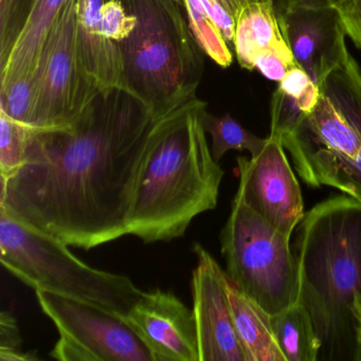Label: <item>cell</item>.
I'll return each mask as SVG.
<instances>
[{"label": "cell", "mask_w": 361, "mask_h": 361, "mask_svg": "<svg viewBox=\"0 0 361 361\" xmlns=\"http://www.w3.org/2000/svg\"><path fill=\"white\" fill-rule=\"evenodd\" d=\"M155 121L141 101L111 88L71 126L30 128L24 166L1 178L0 208L85 250L128 235Z\"/></svg>", "instance_id": "cell-1"}, {"label": "cell", "mask_w": 361, "mask_h": 361, "mask_svg": "<svg viewBox=\"0 0 361 361\" xmlns=\"http://www.w3.org/2000/svg\"><path fill=\"white\" fill-rule=\"evenodd\" d=\"M298 303L320 341L318 361H361V202L327 198L305 213L293 244Z\"/></svg>", "instance_id": "cell-2"}, {"label": "cell", "mask_w": 361, "mask_h": 361, "mask_svg": "<svg viewBox=\"0 0 361 361\" xmlns=\"http://www.w3.org/2000/svg\"><path fill=\"white\" fill-rule=\"evenodd\" d=\"M197 97L156 120L128 215V235L145 244L183 238L195 217L217 206L224 172L207 140Z\"/></svg>", "instance_id": "cell-3"}, {"label": "cell", "mask_w": 361, "mask_h": 361, "mask_svg": "<svg viewBox=\"0 0 361 361\" xmlns=\"http://www.w3.org/2000/svg\"><path fill=\"white\" fill-rule=\"evenodd\" d=\"M135 18L119 44L122 90L158 120L196 98L204 71L181 0H121Z\"/></svg>", "instance_id": "cell-4"}, {"label": "cell", "mask_w": 361, "mask_h": 361, "mask_svg": "<svg viewBox=\"0 0 361 361\" xmlns=\"http://www.w3.org/2000/svg\"><path fill=\"white\" fill-rule=\"evenodd\" d=\"M68 247L0 208V259L8 271L35 290L79 300L126 321L142 291L128 276L84 263Z\"/></svg>", "instance_id": "cell-5"}, {"label": "cell", "mask_w": 361, "mask_h": 361, "mask_svg": "<svg viewBox=\"0 0 361 361\" xmlns=\"http://www.w3.org/2000/svg\"><path fill=\"white\" fill-rule=\"evenodd\" d=\"M228 278L270 316L298 300V269L290 238L255 213L236 191L221 232Z\"/></svg>", "instance_id": "cell-6"}, {"label": "cell", "mask_w": 361, "mask_h": 361, "mask_svg": "<svg viewBox=\"0 0 361 361\" xmlns=\"http://www.w3.org/2000/svg\"><path fill=\"white\" fill-rule=\"evenodd\" d=\"M77 16L78 0H67L44 42L32 78L30 128L71 126L101 92L78 54Z\"/></svg>", "instance_id": "cell-7"}, {"label": "cell", "mask_w": 361, "mask_h": 361, "mask_svg": "<svg viewBox=\"0 0 361 361\" xmlns=\"http://www.w3.org/2000/svg\"><path fill=\"white\" fill-rule=\"evenodd\" d=\"M59 337L50 352L60 361H153L149 348L123 319L92 304L35 290Z\"/></svg>", "instance_id": "cell-8"}, {"label": "cell", "mask_w": 361, "mask_h": 361, "mask_svg": "<svg viewBox=\"0 0 361 361\" xmlns=\"http://www.w3.org/2000/svg\"><path fill=\"white\" fill-rule=\"evenodd\" d=\"M280 137H267L261 153L238 158V191L246 204L274 229L290 238L304 215L299 181Z\"/></svg>", "instance_id": "cell-9"}, {"label": "cell", "mask_w": 361, "mask_h": 361, "mask_svg": "<svg viewBox=\"0 0 361 361\" xmlns=\"http://www.w3.org/2000/svg\"><path fill=\"white\" fill-rule=\"evenodd\" d=\"M193 251L197 261L192 271V312L200 361H245L228 298L227 274L202 245L195 243Z\"/></svg>", "instance_id": "cell-10"}, {"label": "cell", "mask_w": 361, "mask_h": 361, "mask_svg": "<svg viewBox=\"0 0 361 361\" xmlns=\"http://www.w3.org/2000/svg\"><path fill=\"white\" fill-rule=\"evenodd\" d=\"M126 322L149 348L153 361H200L193 312L172 291H142Z\"/></svg>", "instance_id": "cell-11"}, {"label": "cell", "mask_w": 361, "mask_h": 361, "mask_svg": "<svg viewBox=\"0 0 361 361\" xmlns=\"http://www.w3.org/2000/svg\"><path fill=\"white\" fill-rule=\"evenodd\" d=\"M276 12L295 64L320 87L348 50L337 10L293 6Z\"/></svg>", "instance_id": "cell-12"}, {"label": "cell", "mask_w": 361, "mask_h": 361, "mask_svg": "<svg viewBox=\"0 0 361 361\" xmlns=\"http://www.w3.org/2000/svg\"><path fill=\"white\" fill-rule=\"evenodd\" d=\"M67 0H23L0 24V87L32 80L48 32Z\"/></svg>", "instance_id": "cell-13"}, {"label": "cell", "mask_w": 361, "mask_h": 361, "mask_svg": "<svg viewBox=\"0 0 361 361\" xmlns=\"http://www.w3.org/2000/svg\"><path fill=\"white\" fill-rule=\"evenodd\" d=\"M105 0H78L77 48L84 71L101 92L122 88L123 69L118 46L105 35L101 9Z\"/></svg>", "instance_id": "cell-14"}, {"label": "cell", "mask_w": 361, "mask_h": 361, "mask_svg": "<svg viewBox=\"0 0 361 361\" xmlns=\"http://www.w3.org/2000/svg\"><path fill=\"white\" fill-rule=\"evenodd\" d=\"M320 90L361 130V68L348 49L321 84ZM331 188L361 202V149Z\"/></svg>", "instance_id": "cell-15"}, {"label": "cell", "mask_w": 361, "mask_h": 361, "mask_svg": "<svg viewBox=\"0 0 361 361\" xmlns=\"http://www.w3.org/2000/svg\"><path fill=\"white\" fill-rule=\"evenodd\" d=\"M232 318L245 361H286L271 325V316L227 276Z\"/></svg>", "instance_id": "cell-16"}, {"label": "cell", "mask_w": 361, "mask_h": 361, "mask_svg": "<svg viewBox=\"0 0 361 361\" xmlns=\"http://www.w3.org/2000/svg\"><path fill=\"white\" fill-rule=\"evenodd\" d=\"M233 49L240 66L249 71H255L257 56L267 50L293 56L272 1L245 6L236 20Z\"/></svg>", "instance_id": "cell-17"}, {"label": "cell", "mask_w": 361, "mask_h": 361, "mask_svg": "<svg viewBox=\"0 0 361 361\" xmlns=\"http://www.w3.org/2000/svg\"><path fill=\"white\" fill-rule=\"evenodd\" d=\"M271 325L286 361H318L320 341L303 306L295 302L274 314Z\"/></svg>", "instance_id": "cell-18"}, {"label": "cell", "mask_w": 361, "mask_h": 361, "mask_svg": "<svg viewBox=\"0 0 361 361\" xmlns=\"http://www.w3.org/2000/svg\"><path fill=\"white\" fill-rule=\"evenodd\" d=\"M202 124L207 134L210 135L212 145L211 152L215 161H221L223 156L229 151H247L251 157L261 153L267 142V138L262 139L240 126L229 113L223 116H214L204 111Z\"/></svg>", "instance_id": "cell-19"}, {"label": "cell", "mask_w": 361, "mask_h": 361, "mask_svg": "<svg viewBox=\"0 0 361 361\" xmlns=\"http://www.w3.org/2000/svg\"><path fill=\"white\" fill-rule=\"evenodd\" d=\"M190 29L204 54L223 68L231 66V47L215 26L202 0H181Z\"/></svg>", "instance_id": "cell-20"}, {"label": "cell", "mask_w": 361, "mask_h": 361, "mask_svg": "<svg viewBox=\"0 0 361 361\" xmlns=\"http://www.w3.org/2000/svg\"><path fill=\"white\" fill-rule=\"evenodd\" d=\"M30 126L12 119L0 111V175L9 179L26 161Z\"/></svg>", "instance_id": "cell-21"}, {"label": "cell", "mask_w": 361, "mask_h": 361, "mask_svg": "<svg viewBox=\"0 0 361 361\" xmlns=\"http://www.w3.org/2000/svg\"><path fill=\"white\" fill-rule=\"evenodd\" d=\"M33 99L32 80H16L7 86L0 87V111H5L12 119L29 126Z\"/></svg>", "instance_id": "cell-22"}, {"label": "cell", "mask_w": 361, "mask_h": 361, "mask_svg": "<svg viewBox=\"0 0 361 361\" xmlns=\"http://www.w3.org/2000/svg\"><path fill=\"white\" fill-rule=\"evenodd\" d=\"M37 361V353H25L16 317L7 310L0 314V361Z\"/></svg>", "instance_id": "cell-23"}, {"label": "cell", "mask_w": 361, "mask_h": 361, "mask_svg": "<svg viewBox=\"0 0 361 361\" xmlns=\"http://www.w3.org/2000/svg\"><path fill=\"white\" fill-rule=\"evenodd\" d=\"M101 20L105 35L117 46L134 28L135 18L121 0H105L101 9Z\"/></svg>", "instance_id": "cell-24"}, {"label": "cell", "mask_w": 361, "mask_h": 361, "mask_svg": "<svg viewBox=\"0 0 361 361\" xmlns=\"http://www.w3.org/2000/svg\"><path fill=\"white\" fill-rule=\"evenodd\" d=\"M297 66L293 56H287L276 50L262 52L255 61V69L259 71L266 79L280 82L289 69Z\"/></svg>", "instance_id": "cell-25"}, {"label": "cell", "mask_w": 361, "mask_h": 361, "mask_svg": "<svg viewBox=\"0 0 361 361\" xmlns=\"http://www.w3.org/2000/svg\"><path fill=\"white\" fill-rule=\"evenodd\" d=\"M333 7L339 14L346 37L361 49V0H341Z\"/></svg>", "instance_id": "cell-26"}, {"label": "cell", "mask_w": 361, "mask_h": 361, "mask_svg": "<svg viewBox=\"0 0 361 361\" xmlns=\"http://www.w3.org/2000/svg\"><path fill=\"white\" fill-rule=\"evenodd\" d=\"M202 1L211 20L221 31L228 45L233 48L236 28V20H234L233 16L221 4L217 3L216 0H202Z\"/></svg>", "instance_id": "cell-27"}, {"label": "cell", "mask_w": 361, "mask_h": 361, "mask_svg": "<svg viewBox=\"0 0 361 361\" xmlns=\"http://www.w3.org/2000/svg\"><path fill=\"white\" fill-rule=\"evenodd\" d=\"M312 83L314 82L310 79L308 73L297 65L289 69L282 81L279 82L278 90L295 100Z\"/></svg>", "instance_id": "cell-28"}, {"label": "cell", "mask_w": 361, "mask_h": 361, "mask_svg": "<svg viewBox=\"0 0 361 361\" xmlns=\"http://www.w3.org/2000/svg\"><path fill=\"white\" fill-rule=\"evenodd\" d=\"M274 9L281 10L293 6H307V7H333L341 0H272Z\"/></svg>", "instance_id": "cell-29"}, {"label": "cell", "mask_w": 361, "mask_h": 361, "mask_svg": "<svg viewBox=\"0 0 361 361\" xmlns=\"http://www.w3.org/2000/svg\"><path fill=\"white\" fill-rule=\"evenodd\" d=\"M232 16L238 20L242 10L248 4V0H216Z\"/></svg>", "instance_id": "cell-30"}, {"label": "cell", "mask_w": 361, "mask_h": 361, "mask_svg": "<svg viewBox=\"0 0 361 361\" xmlns=\"http://www.w3.org/2000/svg\"><path fill=\"white\" fill-rule=\"evenodd\" d=\"M266 1H272V0H248V3H266Z\"/></svg>", "instance_id": "cell-31"}]
</instances>
